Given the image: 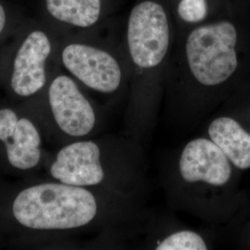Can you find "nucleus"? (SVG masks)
<instances>
[{
  "label": "nucleus",
  "mask_w": 250,
  "mask_h": 250,
  "mask_svg": "<svg viewBox=\"0 0 250 250\" xmlns=\"http://www.w3.org/2000/svg\"><path fill=\"white\" fill-rule=\"evenodd\" d=\"M99 204L88 188L44 175L0 186V245L53 248L63 232L91 224Z\"/></svg>",
  "instance_id": "obj_1"
},
{
  "label": "nucleus",
  "mask_w": 250,
  "mask_h": 250,
  "mask_svg": "<svg viewBox=\"0 0 250 250\" xmlns=\"http://www.w3.org/2000/svg\"><path fill=\"white\" fill-rule=\"evenodd\" d=\"M6 21H7V14L3 6L0 4V36L2 35L5 26H6Z\"/></svg>",
  "instance_id": "obj_14"
},
{
  "label": "nucleus",
  "mask_w": 250,
  "mask_h": 250,
  "mask_svg": "<svg viewBox=\"0 0 250 250\" xmlns=\"http://www.w3.org/2000/svg\"><path fill=\"white\" fill-rule=\"evenodd\" d=\"M237 34L229 21L194 30L187 42L190 70L200 83L211 86L227 80L237 68Z\"/></svg>",
  "instance_id": "obj_4"
},
{
  "label": "nucleus",
  "mask_w": 250,
  "mask_h": 250,
  "mask_svg": "<svg viewBox=\"0 0 250 250\" xmlns=\"http://www.w3.org/2000/svg\"><path fill=\"white\" fill-rule=\"evenodd\" d=\"M179 166L182 177L188 183L205 182L221 187L229 181L232 173L224 152L213 141L204 138L195 139L186 146Z\"/></svg>",
  "instance_id": "obj_9"
},
{
  "label": "nucleus",
  "mask_w": 250,
  "mask_h": 250,
  "mask_svg": "<svg viewBox=\"0 0 250 250\" xmlns=\"http://www.w3.org/2000/svg\"><path fill=\"white\" fill-rule=\"evenodd\" d=\"M208 249L203 238L197 233L183 231L173 233L164 239L158 250H206Z\"/></svg>",
  "instance_id": "obj_12"
},
{
  "label": "nucleus",
  "mask_w": 250,
  "mask_h": 250,
  "mask_svg": "<svg viewBox=\"0 0 250 250\" xmlns=\"http://www.w3.org/2000/svg\"><path fill=\"white\" fill-rule=\"evenodd\" d=\"M61 62L72 76L90 89L111 94L120 86V65L105 50L84 44H69L62 50Z\"/></svg>",
  "instance_id": "obj_8"
},
{
  "label": "nucleus",
  "mask_w": 250,
  "mask_h": 250,
  "mask_svg": "<svg viewBox=\"0 0 250 250\" xmlns=\"http://www.w3.org/2000/svg\"><path fill=\"white\" fill-rule=\"evenodd\" d=\"M47 147L35 114L23 103L0 98V175L15 180L41 176Z\"/></svg>",
  "instance_id": "obj_3"
},
{
  "label": "nucleus",
  "mask_w": 250,
  "mask_h": 250,
  "mask_svg": "<svg viewBox=\"0 0 250 250\" xmlns=\"http://www.w3.org/2000/svg\"><path fill=\"white\" fill-rule=\"evenodd\" d=\"M5 181H6V178H4L3 176H1V175H0V186H1Z\"/></svg>",
  "instance_id": "obj_15"
},
{
  "label": "nucleus",
  "mask_w": 250,
  "mask_h": 250,
  "mask_svg": "<svg viewBox=\"0 0 250 250\" xmlns=\"http://www.w3.org/2000/svg\"><path fill=\"white\" fill-rule=\"evenodd\" d=\"M52 51V42L45 32L34 30L29 33L15 49L5 74V97L21 103L36 98L49 80L47 62Z\"/></svg>",
  "instance_id": "obj_5"
},
{
  "label": "nucleus",
  "mask_w": 250,
  "mask_h": 250,
  "mask_svg": "<svg viewBox=\"0 0 250 250\" xmlns=\"http://www.w3.org/2000/svg\"><path fill=\"white\" fill-rule=\"evenodd\" d=\"M22 103L37 118L50 149L69 143L70 138L87 136L97 125L93 105L66 74L55 75L36 98Z\"/></svg>",
  "instance_id": "obj_2"
},
{
  "label": "nucleus",
  "mask_w": 250,
  "mask_h": 250,
  "mask_svg": "<svg viewBox=\"0 0 250 250\" xmlns=\"http://www.w3.org/2000/svg\"><path fill=\"white\" fill-rule=\"evenodd\" d=\"M127 40L131 57L137 66H158L170 43L169 21L162 6L149 0L136 5L130 14Z\"/></svg>",
  "instance_id": "obj_6"
},
{
  "label": "nucleus",
  "mask_w": 250,
  "mask_h": 250,
  "mask_svg": "<svg viewBox=\"0 0 250 250\" xmlns=\"http://www.w3.org/2000/svg\"><path fill=\"white\" fill-rule=\"evenodd\" d=\"M101 160L102 152L98 143L91 140L73 141L48 151L43 173L71 186L98 187L106 177Z\"/></svg>",
  "instance_id": "obj_7"
},
{
  "label": "nucleus",
  "mask_w": 250,
  "mask_h": 250,
  "mask_svg": "<svg viewBox=\"0 0 250 250\" xmlns=\"http://www.w3.org/2000/svg\"><path fill=\"white\" fill-rule=\"evenodd\" d=\"M208 5L206 0H182L178 5V14L187 22H198L206 18Z\"/></svg>",
  "instance_id": "obj_13"
},
{
  "label": "nucleus",
  "mask_w": 250,
  "mask_h": 250,
  "mask_svg": "<svg viewBox=\"0 0 250 250\" xmlns=\"http://www.w3.org/2000/svg\"><path fill=\"white\" fill-rule=\"evenodd\" d=\"M46 9L53 18L81 28H88L99 21L100 0H45Z\"/></svg>",
  "instance_id": "obj_11"
},
{
  "label": "nucleus",
  "mask_w": 250,
  "mask_h": 250,
  "mask_svg": "<svg viewBox=\"0 0 250 250\" xmlns=\"http://www.w3.org/2000/svg\"><path fill=\"white\" fill-rule=\"evenodd\" d=\"M208 134L235 167L250 168V134L236 121L227 117L216 119L208 127Z\"/></svg>",
  "instance_id": "obj_10"
}]
</instances>
